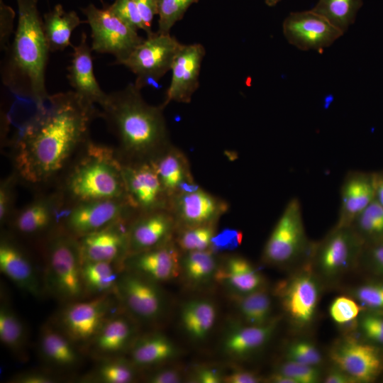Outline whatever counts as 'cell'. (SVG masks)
I'll list each match as a JSON object with an SVG mask.
<instances>
[{
  "label": "cell",
  "mask_w": 383,
  "mask_h": 383,
  "mask_svg": "<svg viewBox=\"0 0 383 383\" xmlns=\"http://www.w3.org/2000/svg\"><path fill=\"white\" fill-rule=\"evenodd\" d=\"M95 113L94 104L73 90L49 95L18 131L16 162L20 174L38 182L61 170L84 140Z\"/></svg>",
  "instance_id": "1"
},
{
  "label": "cell",
  "mask_w": 383,
  "mask_h": 383,
  "mask_svg": "<svg viewBox=\"0 0 383 383\" xmlns=\"http://www.w3.org/2000/svg\"><path fill=\"white\" fill-rule=\"evenodd\" d=\"M38 1L16 0L18 23L13 42L6 50L2 80L14 94L40 106L49 97L45 87V70L50 52Z\"/></svg>",
  "instance_id": "2"
},
{
  "label": "cell",
  "mask_w": 383,
  "mask_h": 383,
  "mask_svg": "<svg viewBox=\"0 0 383 383\" xmlns=\"http://www.w3.org/2000/svg\"><path fill=\"white\" fill-rule=\"evenodd\" d=\"M101 106L102 116L131 157H155L170 146L165 106L148 104L134 84L107 94Z\"/></svg>",
  "instance_id": "3"
},
{
  "label": "cell",
  "mask_w": 383,
  "mask_h": 383,
  "mask_svg": "<svg viewBox=\"0 0 383 383\" xmlns=\"http://www.w3.org/2000/svg\"><path fill=\"white\" fill-rule=\"evenodd\" d=\"M87 150L69 179L72 196L82 202L115 199L128 203L123 165L113 156L111 149L90 143Z\"/></svg>",
  "instance_id": "4"
},
{
  "label": "cell",
  "mask_w": 383,
  "mask_h": 383,
  "mask_svg": "<svg viewBox=\"0 0 383 383\" xmlns=\"http://www.w3.org/2000/svg\"><path fill=\"white\" fill-rule=\"evenodd\" d=\"M45 255L43 277L46 294L61 304L86 299L77 238L70 233L55 235Z\"/></svg>",
  "instance_id": "5"
},
{
  "label": "cell",
  "mask_w": 383,
  "mask_h": 383,
  "mask_svg": "<svg viewBox=\"0 0 383 383\" xmlns=\"http://www.w3.org/2000/svg\"><path fill=\"white\" fill-rule=\"evenodd\" d=\"M119 306L115 293L105 294L62 304L50 321L84 353Z\"/></svg>",
  "instance_id": "6"
},
{
  "label": "cell",
  "mask_w": 383,
  "mask_h": 383,
  "mask_svg": "<svg viewBox=\"0 0 383 383\" xmlns=\"http://www.w3.org/2000/svg\"><path fill=\"white\" fill-rule=\"evenodd\" d=\"M306 234L300 201L292 198L285 206L263 248L267 264L289 266L309 261L313 246Z\"/></svg>",
  "instance_id": "7"
},
{
  "label": "cell",
  "mask_w": 383,
  "mask_h": 383,
  "mask_svg": "<svg viewBox=\"0 0 383 383\" xmlns=\"http://www.w3.org/2000/svg\"><path fill=\"white\" fill-rule=\"evenodd\" d=\"M364 245L351 226H335L313 244L309 262L318 276L334 280L360 262Z\"/></svg>",
  "instance_id": "8"
},
{
  "label": "cell",
  "mask_w": 383,
  "mask_h": 383,
  "mask_svg": "<svg viewBox=\"0 0 383 383\" xmlns=\"http://www.w3.org/2000/svg\"><path fill=\"white\" fill-rule=\"evenodd\" d=\"M91 28V48L101 54L115 57L121 65L144 40L138 31L119 18L109 8L90 4L81 9Z\"/></svg>",
  "instance_id": "9"
},
{
  "label": "cell",
  "mask_w": 383,
  "mask_h": 383,
  "mask_svg": "<svg viewBox=\"0 0 383 383\" xmlns=\"http://www.w3.org/2000/svg\"><path fill=\"white\" fill-rule=\"evenodd\" d=\"M182 43L170 33L154 32L135 48L121 65L135 75V86L155 85L169 70Z\"/></svg>",
  "instance_id": "10"
},
{
  "label": "cell",
  "mask_w": 383,
  "mask_h": 383,
  "mask_svg": "<svg viewBox=\"0 0 383 383\" xmlns=\"http://www.w3.org/2000/svg\"><path fill=\"white\" fill-rule=\"evenodd\" d=\"M277 284V294L289 320L299 327L313 321L321 297V283L309 262Z\"/></svg>",
  "instance_id": "11"
},
{
  "label": "cell",
  "mask_w": 383,
  "mask_h": 383,
  "mask_svg": "<svg viewBox=\"0 0 383 383\" xmlns=\"http://www.w3.org/2000/svg\"><path fill=\"white\" fill-rule=\"evenodd\" d=\"M335 367L343 371L355 382L374 380L383 369L379 350L366 343L347 336L336 341L329 352Z\"/></svg>",
  "instance_id": "12"
},
{
  "label": "cell",
  "mask_w": 383,
  "mask_h": 383,
  "mask_svg": "<svg viewBox=\"0 0 383 383\" xmlns=\"http://www.w3.org/2000/svg\"><path fill=\"white\" fill-rule=\"evenodd\" d=\"M155 283L123 270L115 291L121 306L141 320H156L162 313L163 299Z\"/></svg>",
  "instance_id": "13"
},
{
  "label": "cell",
  "mask_w": 383,
  "mask_h": 383,
  "mask_svg": "<svg viewBox=\"0 0 383 383\" xmlns=\"http://www.w3.org/2000/svg\"><path fill=\"white\" fill-rule=\"evenodd\" d=\"M282 29L287 41L302 50H323L343 35L313 10L291 13L284 19Z\"/></svg>",
  "instance_id": "14"
},
{
  "label": "cell",
  "mask_w": 383,
  "mask_h": 383,
  "mask_svg": "<svg viewBox=\"0 0 383 383\" xmlns=\"http://www.w3.org/2000/svg\"><path fill=\"white\" fill-rule=\"evenodd\" d=\"M122 172L128 201L132 208L143 212L169 209L170 198L150 160L123 165Z\"/></svg>",
  "instance_id": "15"
},
{
  "label": "cell",
  "mask_w": 383,
  "mask_h": 383,
  "mask_svg": "<svg viewBox=\"0 0 383 383\" xmlns=\"http://www.w3.org/2000/svg\"><path fill=\"white\" fill-rule=\"evenodd\" d=\"M200 43L182 44L171 68L172 78L164 102L165 107L171 101L188 104L199 86V74L205 55Z\"/></svg>",
  "instance_id": "16"
},
{
  "label": "cell",
  "mask_w": 383,
  "mask_h": 383,
  "mask_svg": "<svg viewBox=\"0 0 383 383\" xmlns=\"http://www.w3.org/2000/svg\"><path fill=\"white\" fill-rule=\"evenodd\" d=\"M228 209L224 200L201 188L173 196L169 205L177 224L182 227L215 223Z\"/></svg>",
  "instance_id": "17"
},
{
  "label": "cell",
  "mask_w": 383,
  "mask_h": 383,
  "mask_svg": "<svg viewBox=\"0 0 383 383\" xmlns=\"http://www.w3.org/2000/svg\"><path fill=\"white\" fill-rule=\"evenodd\" d=\"M128 229L119 220L77 238L82 262L101 261L123 265L128 254Z\"/></svg>",
  "instance_id": "18"
},
{
  "label": "cell",
  "mask_w": 383,
  "mask_h": 383,
  "mask_svg": "<svg viewBox=\"0 0 383 383\" xmlns=\"http://www.w3.org/2000/svg\"><path fill=\"white\" fill-rule=\"evenodd\" d=\"M129 204L123 200L107 199L82 202L69 213L68 233L79 238L123 219Z\"/></svg>",
  "instance_id": "19"
},
{
  "label": "cell",
  "mask_w": 383,
  "mask_h": 383,
  "mask_svg": "<svg viewBox=\"0 0 383 383\" xmlns=\"http://www.w3.org/2000/svg\"><path fill=\"white\" fill-rule=\"evenodd\" d=\"M180 261L178 250L167 243L128 254L123 261V269L136 273L152 282H165L177 277Z\"/></svg>",
  "instance_id": "20"
},
{
  "label": "cell",
  "mask_w": 383,
  "mask_h": 383,
  "mask_svg": "<svg viewBox=\"0 0 383 383\" xmlns=\"http://www.w3.org/2000/svg\"><path fill=\"white\" fill-rule=\"evenodd\" d=\"M176 225L174 217L168 209L144 212L129 227L128 254L168 243Z\"/></svg>",
  "instance_id": "21"
},
{
  "label": "cell",
  "mask_w": 383,
  "mask_h": 383,
  "mask_svg": "<svg viewBox=\"0 0 383 383\" xmlns=\"http://www.w3.org/2000/svg\"><path fill=\"white\" fill-rule=\"evenodd\" d=\"M0 271L25 293L36 299L46 294L43 276L24 252L6 240L0 244Z\"/></svg>",
  "instance_id": "22"
},
{
  "label": "cell",
  "mask_w": 383,
  "mask_h": 383,
  "mask_svg": "<svg viewBox=\"0 0 383 383\" xmlns=\"http://www.w3.org/2000/svg\"><path fill=\"white\" fill-rule=\"evenodd\" d=\"M340 205L335 226H350L375 199L374 172L350 170L340 187Z\"/></svg>",
  "instance_id": "23"
},
{
  "label": "cell",
  "mask_w": 383,
  "mask_h": 383,
  "mask_svg": "<svg viewBox=\"0 0 383 383\" xmlns=\"http://www.w3.org/2000/svg\"><path fill=\"white\" fill-rule=\"evenodd\" d=\"M136 338L133 321L117 310L104 323L86 353L96 360L121 356L129 351Z\"/></svg>",
  "instance_id": "24"
},
{
  "label": "cell",
  "mask_w": 383,
  "mask_h": 383,
  "mask_svg": "<svg viewBox=\"0 0 383 383\" xmlns=\"http://www.w3.org/2000/svg\"><path fill=\"white\" fill-rule=\"evenodd\" d=\"M92 49L87 43V36L82 33L78 45L73 46V52L67 67V79L72 89L87 101L101 106L107 94L96 79L92 58Z\"/></svg>",
  "instance_id": "25"
},
{
  "label": "cell",
  "mask_w": 383,
  "mask_h": 383,
  "mask_svg": "<svg viewBox=\"0 0 383 383\" xmlns=\"http://www.w3.org/2000/svg\"><path fill=\"white\" fill-rule=\"evenodd\" d=\"M38 348L47 365L64 370L77 367L83 353L50 320L40 329Z\"/></svg>",
  "instance_id": "26"
},
{
  "label": "cell",
  "mask_w": 383,
  "mask_h": 383,
  "mask_svg": "<svg viewBox=\"0 0 383 383\" xmlns=\"http://www.w3.org/2000/svg\"><path fill=\"white\" fill-rule=\"evenodd\" d=\"M150 160L170 200L187 183L194 182L187 157L176 148L170 146Z\"/></svg>",
  "instance_id": "27"
},
{
  "label": "cell",
  "mask_w": 383,
  "mask_h": 383,
  "mask_svg": "<svg viewBox=\"0 0 383 383\" xmlns=\"http://www.w3.org/2000/svg\"><path fill=\"white\" fill-rule=\"evenodd\" d=\"M3 289H1L0 341L16 360L26 362L29 357L28 330Z\"/></svg>",
  "instance_id": "28"
},
{
  "label": "cell",
  "mask_w": 383,
  "mask_h": 383,
  "mask_svg": "<svg viewBox=\"0 0 383 383\" xmlns=\"http://www.w3.org/2000/svg\"><path fill=\"white\" fill-rule=\"evenodd\" d=\"M84 23L74 11H65L58 4L43 15V28L50 52L62 51L71 46L74 30Z\"/></svg>",
  "instance_id": "29"
},
{
  "label": "cell",
  "mask_w": 383,
  "mask_h": 383,
  "mask_svg": "<svg viewBox=\"0 0 383 383\" xmlns=\"http://www.w3.org/2000/svg\"><path fill=\"white\" fill-rule=\"evenodd\" d=\"M215 277L238 294L260 289L264 284V278L260 271L250 261L240 256L228 258L223 267L217 269Z\"/></svg>",
  "instance_id": "30"
},
{
  "label": "cell",
  "mask_w": 383,
  "mask_h": 383,
  "mask_svg": "<svg viewBox=\"0 0 383 383\" xmlns=\"http://www.w3.org/2000/svg\"><path fill=\"white\" fill-rule=\"evenodd\" d=\"M277 321L263 326L248 325L231 331L225 338L224 351L236 357L248 356L263 348L270 340Z\"/></svg>",
  "instance_id": "31"
},
{
  "label": "cell",
  "mask_w": 383,
  "mask_h": 383,
  "mask_svg": "<svg viewBox=\"0 0 383 383\" xmlns=\"http://www.w3.org/2000/svg\"><path fill=\"white\" fill-rule=\"evenodd\" d=\"M128 352L135 367H148L172 358L177 349L166 336L155 333L137 338Z\"/></svg>",
  "instance_id": "32"
},
{
  "label": "cell",
  "mask_w": 383,
  "mask_h": 383,
  "mask_svg": "<svg viewBox=\"0 0 383 383\" xmlns=\"http://www.w3.org/2000/svg\"><path fill=\"white\" fill-rule=\"evenodd\" d=\"M123 270V265L119 263L83 262L82 275L86 298L115 293Z\"/></svg>",
  "instance_id": "33"
},
{
  "label": "cell",
  "mask_w": 383,
  "mask_h": 383,
  "mask_svg": "<svg viewBox=\"0 0 383 383\" xmlns=\"http://www.w3.org/2000/svg\"><path fill=\"white\" fill-rule=\"evenodd\" d=\"M216 319V307L208 300H192L186 303L181 311L182 326L195 340L204 339L213 327Z\"/></svg>",
  "instance_id": "34"
},
{
  "label": "cell",
  "mask_w": 383,
  "mask_h": 383,
  "mask_svg": "<svg viewBox=\"0 0 383 383\" xmlns=\"http://www.w3.org/2000/svg\"><path fill=\"white\" fill-rule=\"evenodd\" d=\"M98 364L87 374L80 378L82 382L129 383L135 377V365L121 356L98 359Z\"/></svg>",
  "instance_id": "35"
},
{
  "label": "cell",
  "mask_w": 383,
  "mask_h": 383,
  "mask_svg": "<svg viewBox=\"0 0 383 383\" xmlns=\"http://www.w3.org/2000/svg\"><path fill=\"white\" fill-rule=\"evenodd\" d=\"M236 301L238 310L248 325L263 326L272 321V299L262 288L239 294Z\"/></svg>",
  "instance_id": "36"
},
{
  "label": "cell",
  "mask_w": 383,
  "mask_h": 383,
  "mask_svg": "<svg viewBox=\"0 0 383 383\" xmlns=\"http://www.w3.org/2000/svg\"><path fill=\"white\" fill-rule=\"evenodd\" d=\"M362 5V0H318L311 10L324 17L344 34L354 23Z\"/></svg>",
  "instance_id": "37"
},
{
  "label": "cell",
  "mask_w": 383,
  "mask_h": 383,
  "mask_svg": "<svg viewBox=\"0 0 383 383\" xmlns=\"http://www.w3.org/2000/svg\"><path fill=\"white\" fill-rule=\"evenodd\" d=\"M350 226L365 243L383 238V206L374 199Z\"/></svg>",
  "instance_id": "38"
},
{
  "label": "cell",
  "mask_w": 383,
  "mask_h": 383,
  "mask_svg": "<svg viewBox=\"0 0 383 383\" xmlns=\"http://www.w3.org/2000/svg\"><path fill=\"white\" fill-rule=\"evenodd\" d=\"M52 211L48 203L36 201L23 211L15 220V227L24 234H35L46 229L52 220Z\"/></svg>",
  "instance_id": "39"
},
{
  "label": "cell",
  "mask_w": 383,
  "mask_h": 383,
  "mask_svg": "<svg viewBox=\"0 0 383 383\" xmlns=\"http://www.w3.org/2000/svg\"><path fill=\"white\" fill-rule=\"evenodd\" d=\"M182 265L187 278L193 282L207 279L218 269L213 252L210 249L186 252Z\"/></svg>",
  "instance_id": "40"
},
{
  "label": "cell",
  "mask_w": 383,
  "mask_h": 383,
  "mask_svg": "<svg viewBox=\"0 0 383 383\" xmlns=\"http://www.w3.org/2000/svg\"><path fill=\"white\" fill-rule=\"evenodd\" d=\"M216 232L215 223L182 227L177 244L186 252L209 250Z\"/></svg>",
  "instance_id": "41"
},
{
  "label": "cell",
  "mask_w": 383,
  "mask_h": 383,
  "mask_svg": "<svg viewBox=\"0 0 383 383\" xmlns=\"http://www.w3.org/2000/svg\"><path fill=\"white\" fill-rule=\"evenodd\" d=\"M199 0H158L157 33H169L173 26L180 21L189 7Z\"/></svg>",
  "instance_id": "42"
},
{
  "label": "cell",
  "mask_w": 383,
  "mask_h": 383,
  "mask_svg": "<svg viewBox=\"0 0 383 383\" xmlns=\"http://www.w3.org/2000/svg\"><path fill=\"white\" fill-rule=\"evenodd\" d=\"M363 309L353 298L339 296L331 304L329 314L335 323L351 331Z\"/></svg>",
  "instance_id": "43"
},
{
  "label": "cell",
  "mask_w": 383,
  "mask_h": 383,
  "mask_svg": "<svg viewBox=\"0 0 383 383\" xmlns=\"http://www.w3.org/2000/svg\"><path fill=\"white\" fill-rule=\"evenodd\" d=\"M287 360L318 367L322 364L323 357L316 345L310 340H296L287 348Z\"/></svg>",
  "instance_id": "44"
},
{
  "label": "cell",
  "mask_w": 383,
  "mask_h": 383,
  "mask_svg": "<svg viewBox=\"0 0 383 383\" xmlns=\"http://www.w3.org/2000/svg\"><path fill=\"white\" fill-rule=\"evenodd\" d=\"M353 298L363 308L383 311V282H370L352 291Z\"/></svg>",
  "instance_id": "45"
},
{
  "label": "cell",
  "mask_w": 383,
  "mask_h": 383,
  "mask_svg": "<svg viewBox=\"0 0 383 383\" xmlns=\"http://www.w3.org/2000/svg\"><path fill=\"white\" fill-rule=\"evenodd\" d=\"M293 379L296 383H316L321 379L318 367L287 360L276 370Z\"/></svg>",
  "instance_id": "46"
},
{
  "label": "cell",
  "mask_w": 383,
  "mask_h": 383,
  "mask_svg": "<svg viewBox=\"0 0 383 383\" xmlns=\"http://www.w3.org/2000/svg\"><path fill=\"white\" fill-rule=\"evenodd\" d=\"M110 9L123 22L135 30H143L148 34V29L140 16L135 0H115L109 6Z\"/></svg>",
  "instance_id": "47"
},
{
  "label": "cell",
  "mask_w": 383,
  "mask_h": 383,
  "mask_svg": "<svg viewBox=\"0 0 383 383\" xmlns=\"http://www.w3.org/2000/svg\"><path fill=\"white\" fill-rule=\"evenodd\" d=\"M243 233L235 228H226L216 232L212 238L210 250L215 252L231 251L242 243Z\"/></svg>",
  "instance_id": "48"
},
{
  "label": "cell",
  "mask_w": 383,
  "mask_h": 383,
  "mask_svg": "<svg viewBox=\"0 0 383 383\" xmlns=\"http://www.w3.org/2000/svg\"><path fill=\"white\" fill-rule=\"evenodd\" d=\"M362 335L369 340L383 345V315L377 312L367 313L359 321Z\"/></svg>",
  "instance_id": "49"
},
{
  "label": "cell",
  "mask_w": 383,
  "mask_h": 383,
  "mask_svg": "<svg viewBox=\"0 0 383 383\" xmlns=\"http://www.w3.org/2000/svg\"><path fill=\"white\" fill-rule=\"evenodd\" d=\"M360 262H365L373 271L383 275V238L365 243Z\"/></svg>",
  "instance_id": "50"
},
{
  "label": "cell",
  "mask_w": 383,
  "mask_h": 383,
  "mask_svg": "<svg viewBox=\"0 0 383 383\" xmlns=\"http://www.w3.org/2000/svg\"><path fill=\"white\" fill-rule=\"evenodd\" d=\"M15 12L11 7L0 1V44L6 50L9 45V38L13 31Z\"/></svg>",
  "instance_id": "51"
},
{
  "label": "cell",
  "mask_w": 383,
  "mask_h": 383,
  "mask_svg": "<svg viewBox=\"0 0 383 383\" xmlns=\"http://www.w3.org/2000/svg\"><path fill=\"white\" fill-rule=\"evenodd\" d=\"M59 378L53 373L46 370H28L20 372L11 377V383H55Z\"/></svg>",
  "instance_id": "52"
},
{
  "label": "cell",
  "mask_w": 383,
  "mask_h": 383,
  "mask_svg": "<svg viewBox=\"0 0 383 383\" xmlns=\"http://www.w3.org/2000/svg\"><path fill=\"white\" fill-rule=\"evenodd\" d=\"M140 16L148 29L150 35L154 32L152 30V22L155 15H158V0H135Z\"/></svg>",
  "instance_id": "53"
},
{
  "label": "cell",
  "mask_w": 383,
  "mask_h": 383,
  "mask_svg": "<svg viewBox=\"0 0 383 383\" xmlns=\"http://www.w3.org/2000/svg\"><path fill=\"white\" fill-rule=\"evenodd\" d=\"M147 380L151 383H178L182 381V374L174 369H161L150 374Z\"/></svg>",
  "instance_id": "54"
},
{
  "label": "cell",
  "mask_w": 383,
  "mask_h": 383,
  "mask_svg": "<svg viewBox=\"0 0 383 383\" xmlns=\"http://www.w3.org/2000/svg\"><path fill=\"white\" fill-rule=\"evenodd\" d=\"M223 381L226 383H257L261 382V378L252 372L238 370L225 376Z\"/></svg>",
  "instance_id": "55"
},
{
  "label": "cell",
  "mask_w": 383,
  "mask_h": 383,
  "mask_svg": "<svg viewBox=\"0 0 383 383\" xmlns=\"http://www.w3.org/2000/svg\"><path fill=\"white\" fill-rule=\"evenodd\" d=\"M196 380L201 383H219L223 381V377L217 369L202 367L196 373Z\"/></svg>",
  "instance_id": "56"
},
{
  "label": "cell",
  "mask_w": 383,
  "mask_h": 383,
  "mask_svg": "<svg viewBox=\"0 0 383 383\" xmlns=\"http://www.w3.org/2000/svg\"><path fill=\"white\" fill-rule=\"evenodd\" d=\"M11 189L9 184H4L0 189V219L4 221L8 216L11 204Z\"/></svg>",
  "instance_id": "57"
},
{
  "label": "cell",
  "mask_w": 383,
  "mask_h": 383,
  "mask_svg": "<svg viewBox=\"0 0 383 383\" xmlns=\"http://www.w3.org/2000/svg\"><path fill=\"white\" fill-rule=\"evenodd\" d=\"M323 382L326 383H353L355 381L343 371L335 367L330 370L324 377Z\"/></svg>",
  "instance_id": "58"
},
{
  "label": "cell",
  "mask_w": 383,
  "mask_h": 383,
  "mask_svg": "<svg viewBox=\"0 0 383 383\" xmlns=\"http://www.w3.org/2000/svg\"><path fill=\"white\" fill-rule=\"evenodd\" d=\"M375 199L383 206V170L374 172Z\"/></svg>",
  "instance_id": "59"
},
{
  "label": "cell",
  "mask_w": 383,
  "mask_h": 383,
  "mask_svg": "<svg viewBox=\"0 0 383 383\" xmlns=\"http://www.w3.org/2000/svg\"><path fill=\"white\" fill-rule=\"evenodd\" d=\"M269 380L274 383H296L291 377L277 371L270 375Z\"/></svg>",
  "instance_id": "60"
},
{
  "label": "cell",
  "mask_w": 383,
  "mask_h": 383,
  "mask_svg": "<svg viewBox=\"0 0 383 383\" xmlns=\"http://www.w3.org/2000/svg\"><path fill=\"white\" fill-rule=\"evenodd\" d=\"M281 0H265L267 5L270 6H273L276 5Z\"/></svg>",
  "instance_id": "61"
},
{
  "label": "cell",
  "mask_w": 383,
  "mask_h": 383,
  "mask_svg": "<svg viewBox=\"0 0 383 383\" xmlns=\"http://www.w3.org/2000/svg\"><path fill=\"white\" fill-rule=\"evenodd\" d=\"M374 312H377V313H379L380 314H382L383 315V311H374Z\"/></svg>",
  "instance_id": "62"
}]
</instances>
